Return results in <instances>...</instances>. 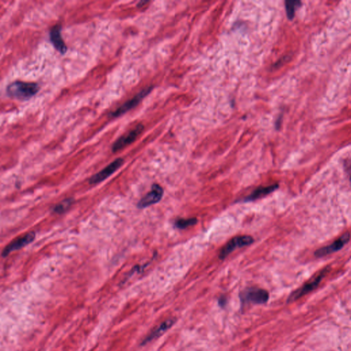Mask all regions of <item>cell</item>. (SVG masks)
Instances as JSON below:
<instances>
[{"label": "cell", "mask_w": 351, "mask_h": 351, "mask_svg": "<svg viewBox=\"0 0 351 351\" xmlns=\"http://www.w3.org/2000/svg\"><path fill=\"white\" fill-rule=\"evenodd\" d=\"M38 83L14 81L7 86V94L10 98L20 101L29 100L40 92Z\"/></svg>", "instance_id": "obj_1"}, {"label": "cell", "mask_w": 351, "mask_h": 351, "mask_svg": "<svg viewBox=\"0 0 351 351\" xmlns=\"http://www.w3.org/2000/svg\"><path fill=\"white\" fill-rule=\"evenodd\" d=\"M240 298L242 304H263L268 301L269 293L261 288H248L240 292Z\"/></svg>", "instance_id": "obj_2"}, {"label": "cell", "mask_w": 351, "mask_h": 351, "mask_svg": "<svg viewBox=\"0 0 351 351\" xmlns=\"http://www.w3.org/2000/svg\"><path fill=\"white\" fill-rule=\"evenodd\" d=\"M329 266L326 267L325 268H324L323 270L317 275V276L314 277L311 281H308V282L306 283L301 288L293 292L292 294L289 296L288 300H287V302H288V303H290V302H294L295 300L299 299V298L302 297V296L309 294V292H312V291L317 288L320 284H321L322 280H323L324 277L325 276L327 271H329Z\"/></svg>", "instance_id": "obj_3"}, {"label": "cell", "mask_w": 351, "mask_h": 351, "mask_svg": "<svg viewBox=\"0 0 351 351\" xmlns=\"http://www.w3.org/2000/svg\"><path fill=\"white\" fill-rule=\"evenodd\" d=\"M254 239L251 236H239L232 238L229 242L225 244L220 249L218 257L221 260H224L232 253L237 248L244 247L253 244Z\"/></svg>", "instance_id": "obj_4"}, {"label": "cell", "mask_w": 351, "mask_h": 351, "mask_svg": "<svg viewBox=\"0 0 351 351\" xmlns=\"http://www.w3.org/2000/svg\"><path fill=\"white\" fill-rule=\"evenodd\" d=\"M349 241H350V233L348 232H345L344 235H342L340 238L335 240L330 245L323 246V247L318 249L314 253V255L316 257L321 258L336 253V252L340 251L346 244H348Z\"/></svg>", "instance_id": "obj_5"}, {"label": "cell", "mask_w": 351, "mask_h": 351, "mask_svg": "<svg viewBox=\"0 0 351 351\" xmlns=\"http://www.w3.org/2000/svg\"><path fill=\"white\" fill-rule=\"evenodd\" d=\"M152 89V87L143 89V90L139 92L138 94L136 95L131 100L127 101L123 105L120 106V107L116 109L115 111L112 112L111 113L112 117H120V116L123 115V114H125L126 112L129 111V110H131L132 108H135L136 106L138 105L139 102L143 100V98H144L145 96H148V95L150 94Z\"/></svg>", "instance_id": "obj_6"}, {"label": "cell", "mask_w": 351, "mask_h": 351, "mask_svg": "<svg viewBox=\"0 0 351 351\" xmlns=\"http://www.w3.org/2000/svg\"><path fill=\"white\" fill-rule=\"evenodd\" d=\"M143 130V126L142 124H139L137 126L135 129L132 130L129 133L126 134L125 135L122 136L120 139L114 143L112 146V152H116L118 151L121 150L122 149L125 148L127 145L131 144L137 138V137L141 133Z\"/></svg>", "instance_id": "obj_7"}, {"label": "cell", "mask_w": 351, "mask_h": 351, "mask_svg": "<svg viewBox=\"0 0 351 351\" xmlns=\"http://www.w3.org/2000/svg\"><path fill=\"white\" fill-rule=\"evenodd\" d=\"M124 164V160L122 158L117 159L112 162L111 164L106 166L103 170H101L98 173L95 174L89 180V183L94 185V184H98L100 182L104 181L106 178L112 175L114 172L117 171L118 169L120 168Z\"/></svg>", "instance_id": "obj_8"}, {"label": "cell", "mask_w": 351, "mask_h": 351, "mask_svg": "<svg viewBox=\"0 0 351 351\" xmlns=\"http://www.w3.org/2000/svg\"><path fill=\"white\" fill-rule=\"evenodd\" d=\"M34 239H35V233L34 232H29V233L26 234L25 236L17 238V239L13 240L12 242H11L7 247L5 248L2 255L4 257H7L12 252L18 251L21 248H24L25 246L28 245V244L32 243Z\"/></svg>", "instance_id": "obj_9"}, {"label": "cell", "mask_w": 351, "mask_h": 351, "mask_svg": "<svg viewBox=\"0 0 351 351\" xmlns=\"http://www.w3.org/2000/svg\"><path fill=\"white\" fill-rule=\"evenodd\" d=\"M163 195H164L163 188L158 184H154L152 185V190L139 202L137 206L139 208L143 209L154 205L162 200Z\"/></svg>", "instance_id": "obj_10"}, {"label": "cell", "mask_w": 351, "mask_h": 351, "mask_svg": "<svg viewBox=\"0 0 351 351\" xmlns=\"http://www.w3.org/2000/svg\"><path fill=\"white\" fill-rule=\"evenodd\" d=\"M279 185L278 184H273V185L269 186H260V187L256 188L251 193H250L248 197L244 198L240 203H249V202H253L257 200L263 199L267 196L270 194L277 189H278Z\"/></svg>", "instance_id": "obj_11"}, {"label": "cell", "mask_w": 351, "mask_h": 351, "mask_svg": "<svg viewBox=\"0 0 351 351\" xmlns=\"http://www.w3.org/2000/svg\"><path fill=\"white\" fill-rule=\"evenodd\" d=\"M62 26L56 24L50 31V40L55 49L59 53L65 54L67 51V47L61 35Z\"/></svg>", "instance_id": "obj_12"}, {"label": "cell", "mask_w": 351, "mask_h": 351, "mask_svg": "<svg viewBox=\"0 0 351 351\" xmlns=\"http://www.w3.org/2000/svg\"><path fill=\"white\" fill-rule=\"evenodd\" d=\"M176 322V319H170L167 320V321L161 324V325H159L156 329H154L148 336L143 339L142 343L141 344V346L148 344V343L150 342L151 341L154 340V339L158 338L159 337H160L161 335H162L165 332H166L169 329H170V328L175 324Z\"/></svg>", "instance_id": "obj_13"}, {"label": "cell", "mask_w": 351, "mask_h": 351, "mask_svg": "<svg viewBox=\"0 0 351 351\" xmlns=\"http://www.w3.org/2000/svg\"><path fill=\"white\" fill-rule=\"evenodd\" d=\"M302 3L300 1H295V0H293V1H286V9L287 16H288V19L290 20H292L294 19V15H295L296 10L301 7Z\"/></svg>", "instance_id": "obj_14"}, {"label": "cell", "mask_w": 351, "mask_h": 351, "mask_svg": "<svg viewBox=\"0 0 351 351\" xmlns=\"http://www.w3.org/2000/svg\"><path fill=\"white\" fill-rule=\"evenodd\" d=\"M198 222L197 219L195 218L189 219H179L175 222V226L179 229H184L189 227V226H193L197 224Z\"/></svg>", "instance_id": "obj_15"}, {"label": "cell", "mask_w": 351, "mask_h": 351, "mask_svg": "<svg viewBox=\"0 0 351 351\" xmlns=\"http://www.w3.org/2000/svg\"><path fill=\"white\" fill-rule=\"evenodd\" d=\"M73 200L72 199H67L65 201L62 202V203H59V205H56L54 208V212L57 213H62L65 212L71 205H72Z\"/></svg>", "instance_id": "obj_16"}, {"label": "cell", "mask_w": 351, "mask_h": 351, "mask_svg": "<svg viewBox=\"0 0 351 351\" xmlns=\"http://www.w3.org/2000/svg\"><path fill=\"white\" fill-rule=\"evenodd\" d=\"M228 303V300L226 296H220V298L218 299V304L221 308H224L226 307V304Z\"/></svg>", "instance_id": "obj_17"}]
</instances>
